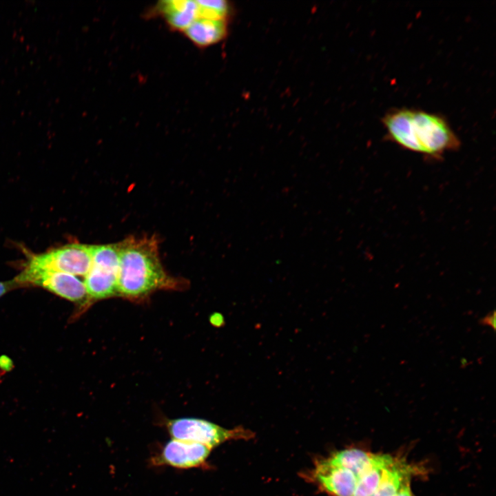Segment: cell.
<instances>
[{"instance_id": "obj_11", "label": "cell", "mask_w": 496, "mask_h": 496, "mask_svg": "<svg viewBox=\"0 0 496 496\" xmlns=\"http://www.w3.org/2000/svg\"><path fill=\"white\" fill-rule=\"evenodd\" d=\"M418 468L402 458L393 457L385 468L378 488L372 496H395L404 484L411 480Z\"/></svg>"}, {"instance_id": "obj_1", "label": "cell", "mask_w": 496, "mask_h": 496, "mask_svg": "<svg viewBox=\"0 0 496 496\" xmlns=\"http://www.w3.org/2000/svg\"><path fill=\"white\" fill-rule=\"evenodd\" d=\"M382 122L387 136L403 149L437 158L457 149L460 141L446 118L423 110H390Z\"/></svg>"}, {"instance_id": "obj_12", "label": "cell", "mask_w": 496, "mask_h": 496, "mask_svg": "<svg viewBox=\"0 0 496 496\" xmlns=\"http://www.w3.org/2000/svg\"><path fill=\"white\" fill-rule=\"evenodd\" d=\"M393 457L389 454H373L369 465L357 478L353 496H372L379 486L385 468Z\"/></svg>"}, {"instance_id": "obj_15", "label": "cell", "mask_w": 496, "mask_h": 496, "mask_svg": "<svg viewBox=\"0 0 496 496\" xmlns=\"http://www.w3.org/2000/svg\"><path fill=\"white\" fill-rule=\"evenodd\" d=\"M495 311H493L488 313L484 318L479 319V323L481 325L488 326L495 329Z\"/></svg>"}, {"instance_id": "obj_2", "label": "cell", "mask_w": 496, "mask_h": 496, "mask_svg": "<svg viewBox=\"0 0 496 496\" xmlns=\"http://www.w3.org/2000/svg\"><path fill=\"white\" fill-rule=\"evenodd\" d=\"M118 246V294L138 298L158 289L177 286L161 262L154 237H130Z\"/></svg>"}, {"instance_id": "obj_8", "label": "cell", "mask_w": 496, "mask_h": 496, "mask_svg": "<svg viewBox=\"0 0 496 496\" xmlns=\"http://www.w3.org/2000/svg\"><path fill=\"white\" fill-rule=\"evenodd\" d=\"M312 478L332 496H353L356 476L349 470L329 462L327 458L316 462Z\"/></svg>"}, {"instance_id": "obj_9", "label": "cell", "mask_w": 496, "mask_h": 496, "mask_svg": "<svg viewBox=\"0 0 496 496\" xmlns=\"http://www.w3.org/2000/svg\"><path fill=\"white\" fill-rule=\"evenodd\" d=\"M152 12L162 17L169 28L181 32L199 18L197 1H162L155 6Z\"/></svg>"}, {"instance_id": "obj_10", "label": "cell", "mask_w": 496, "mask_h": 496, "mask_svg": "<svg viewBox=\"0 0 496 496\" xmlns=\"http://www.w3.org/2000/svg\"><path fill=\"white\" fill-rule=\"evenodd\" d=\"M229 21L198 18L183 32L193 44L204 48L216 44L226 38Z\"/></svg>"}, {"instance_id": "obj_3", "label": "cell", "mask_w": 496, "mask_h": 496, "mask_svg": "<svg viewBox=\"0 0 496 496\" xmlns=\"http://www.w3.org/2000/svg\"><path fill=\"white\" fill-rule=\"evenodd\" d=\"M92 266L85 276L89 298L103 299L118 294V243L91 245Z\"/></svg>"}, {"instance_id": "obj_4", "label": "cell", "mask_w": 496, "mask_h": 496, "mask_svg": "<svg viewBox=\"0 0 496 496\" xmlns=\"http://www.w3.org/2000/svg\"><path fill=\"white\" fill-rule=\"evenodd\" d=\"M166 428L173 439L200 443L211 449L229 440H249L254 436L252 432L242 428L227 429L195 417L170 420Z\"/></svg>"}, {"instance_id": "obj_6", "label": "cell", "mask_w": 496, "mask_h": 496, "mask_svg": "<svg viewBox=\"0 0 496 496\" xmlns=\"http://www.w3.org/2000/svg\"><path fill=\"white\" fill-rule=\"evenodd\" d=\"M28 265L76 276H85L92 266L91 245L79 243L65 245L34 256Z\"/></svg>"}, {"instance_id": "obj_16", "label": "cell", "mask_w": 496, "mask_h": 496, "mask_svg": "<svg viewBox=\"0 0 496 496\" xmlns=\"http://www.w3.org/2000/svg\"><path fill=\"white\" fill-rule=\"evenodd\" d=\"M21 286L15 279L9 281L0 282V297L8 291Z\"/></svg>"}, {"instance_id": "obj_7", "label": "cell", "mask_w": 496, "mask_h": 496, "mask_svg": "<svg viewBox=\"0 0 496 496\" xmlns=\"http://www.w3.org/2000/svg\"><path fill=\"white\" fill-rule=\"evenodd\" d=\"M211 450L200 443L172 438L165 444L160 454L153 458V464L177 468H196L205 462Z\"/></svg>"}, {"instance_id": "obj_14", "label": "cell", "mask_w": 496, "mask_h": 496, "mask_svg": "<svg viewBox=\"0 0 496 496\" xmlns=\"http://www.w3.org/2000/svg\"><path fill=\"white\" fill-rule=\"evenodd\" d=\"M199 18L229 21L231 17V6L227 1H197Z\"/></svg>"}, {"instance_id": "obj_13", "label": "cell", "mask_w": 496, "mask_h": 496, "mask_svg": "<svg viewBox=\"0 0 496 496\" xmlns=\"http://www.w3.org/2000/svg\"><path fill=\"white\" fill-rule=\"evenodd\" d=\"M373 453L351 448L337 451L327 459L333 464L351 471L358 478L369 465Z\"/></svg>"}, {"instance_id": "obj_17", "label": "cell", "mask_w": 496, "mask_h": 496, "mask_svg": "<svg viewBox=\"0 0 496 496\" xmlns=\"http://www.w3.org/2000/svg\"><path fill=\"white\" fill-rule=\"evenodd\" d=\"M410 481L406 482L395 496H413Z\"/></svg>"}, {"instance_id": "obj_5", "label": "cell", "mask_w": 496, "mask_h": 496, "mask_svg": "<svg viewBox=\"0 0 496 496\" xmlns=\"http://www.w3.org/2000/svg\"><path fill=\"white\" fill-rule=\"evenodd\" d=\"M14 279L21 286L29 284L42 287L74 302L85 303L89 298L84 282L76 276L67 273L27 265Z\"/></svg>"}]
</instances>
